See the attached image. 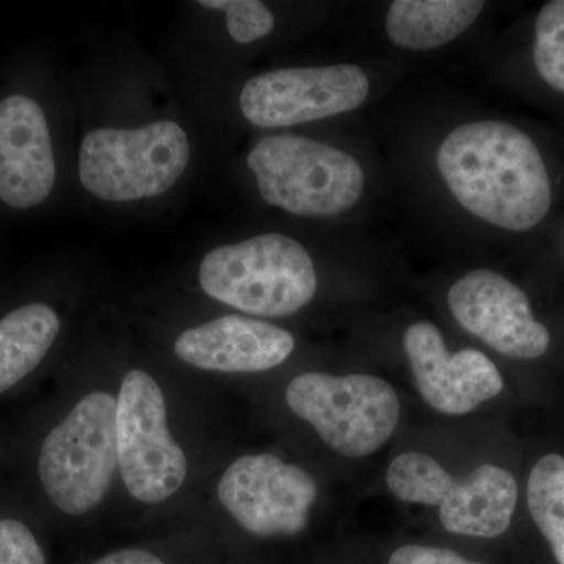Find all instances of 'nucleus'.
I'll use <instances>...</instances> for the list:
<instances>
[{
    "instance_id": "nucleus-1",
    "label": "nucleus",
    "mask_w": 564,
    "mask_h": 564,
    "mask_svg": "<svg viewBox=\"0 0 564 564\" xmlns=\"http://www.w3.org/2000/svg\"><path fill=\"white\" fill-rule=\"evenodd\" d=\"M434 169L456 206L496 231H538L555 209L547 155L533 133L513 121L459 122L437 144Z\"/></svg>"
},
{
    "instance_id": "nucleus-2",
    "label": "nucleus",
    "mask_w": 564,
    "mask_h": 564,
    "mask_svg": "<svg viewBox=\"0 0 564 564\" xmlns=\"http://www.w3.org/2000/svg\"><path fill=\"white\" fill-rule=\"evenodd\" d=\"M206 295L254 317H288L313 302L318 274L303 243L281 232L221 245L199 263Z\"/></svg>"
},
{
    "instance_id": "nucleus-3",
    "label": "nucleus",
    "mask_w": 564,
    "mask_h": 564,
    "mask_svg": "<svg viewBox=\"0 0 564 564\" xmlns=\"http://www.w3.org/2000/svg\"><path fill=\"white\" fill-rule=\"evenodd\" d=\"M247 163L263 202L296 217H340L367 191L366 170L356 155L295 133L263 137Z\"/></svg>"
},
{
    "instance_id": "nucleus-4",
    "label": "nucleus",
    "mask_w": 564,
    "mask_h": 564,
    "mask_svg": "<svg viewBox=\"0 0 564 564\" xmlns=\"http://www.w3.org/2000/svg\"><path fill=\"white\" fill-rule=\"evenodd\" d=\"M39 477L50 502L70 518L102 503L118 470L117 395L93 391L44 437Z\"/></svg>"
},
{
    "instance_id": "nucleus-5",
    "label": "nucleus",
    "mask_w": 564,
    "mask_h": 564,
    "mask_svg": "<svg viewBox=\"0 0 564 564\" xmlns=\"http://www.w3.org/2000/svg\"><path fill=\"white\" fill-rule=\"evenodd\" d=\"M188 162L191 144L177 122L101 128L82 140L79 180L85 191L102 202H139L169 192Z\"/></svg>"
},
{
    "instance_id": "nucleus-6",
    "label": "nucleus",
    "mask_w": 564,
    "mask_h": 564,
    "mask_svg": "<svg viewBox=\"0 0 564 564\" xmlns=\"http://www.w3.org/2000/svg\"><path fill=\"white\" fill-rule=\"evenodd\" d=\"M389 491L406 503L440 508L448 533L497 538L510 529L519 489L513 475L496 464H481L464 477L448 474L432 456L406 452L386 473Z\"/></svg>"
},
{
    "instance_id": "nucleus-7",
    "label": "nucleus",
    "mask_w": 564,
    "mask_h": 564,
    "mask_svg": "<svg viewBox=\"0 0 564 564\" xmlns=\"http://www.w3.org/2000/svg\"><path fill=\"white\" fill-rule=\"evenodd\" d=\"M285 402L323 443L347 458L380 451L399 426L402 411L391 383L367 373L299 375L285 389Z\"/></svg>"
},
{
    "instance_id": "nucleus-8",
    "label": "nucleus",
    "mask_w": 564,
    "mask_h": 564,
    "mask_svg": "<svg viewBox=\"0 0 564 564\" xmlns=\"http://www.w3.org/2000/svg\"><path fill=\"white\" fill-rule=\"evenodd\" d=\"M117 452L118 470L137 502H165L185 484L187 456L170 430L165 395L141 369L124 375L117 395Z\"/></svg>"
},
{
    "instance_id": "nucleus-9",
    "label": "nucleus",
    "mask_w": 564,
    "mask_h": 564,
    "mask_svg": "<svg viewBox=\"0 0 564 564\" xmlns=\"http://www.w3.org/2000/svg\"><path fill=\"white\" fill-rule=\"evenodd\" d=\"M370 93L369 74L355 63L281 68L248 80L239 107L256 128L284 129L350 113Z\"/></svg>"
},
{
    "instance_id": "nucleus-10",
    "label": "nucleus",
    "mask_w": 564,
    "mask_h": 564,
    "mask_svg": "<svg viewBox=\"0 0 564 564\" xmlns=\"http://www.w3.org/2000/svg\"><path fill=\"white\" fill-rule=\"evenodd\" d=\"M226 513L258 538H292L310 524L317 481L299 464L272 454L234 459L217 485Z\"/></svg>"
},
{
    "instance_id": "nucleus-11",
    "label": "nucleus",
    "mask_w": 564,
    "mask_h": 564,
    "mask_svg": "<svg viewBox=\"0 0 564 564\" xmlns=\"http://www.w3.org/2000/svg\"><path fill=\"white\" fill-rule=\"evenodd\" d=\"M447 304L464 332L507 358L530 361L551 348L552 334L529 295L497 270L464 273L448 289Z\"/></svg>"
},
{
    "instance_id": "nucleus-12",
    "label": "nucleus",
    "mask_w": 564,
    "mask_h": 564,
    "mask_svg": "<svg viewBox=\"0 0 564 564\" xmlns=\"http://www.w3.org/2000/svg\"><path fill=\"white\" fill-rule=\"evenodd\" d=\"M402 343L417 391L437 413H473L503 391L502 375L484 351L448 350L443 333L432 322L411 323Z\"/></svg>"
},
{
    "instance_id": "nucleus-13",
    "label": "nucleus",
    "mask_w": 564,
    "mask_h": 564,
    "mask_svg": "<svg viewBox=\"0 0 564 564\" xmlns=\"http://www.w3.org/2000/svg\"><path fill=\"white\" fill-rule=\"evenodd\" d=\"M295 337L261 318L223 315L193 326L177 337L174 352L182 362L220 373H259L291 358Z\"/></svg>"
},
{
    "instance_id": "nucleus-14",
    "label": "nucleus",
    "mask_w": 564,
    "mask_h": 564,
    "mask_svg": "<svg viewBox=\"0 0 564 564\" xmlns=\"http://www.w3.org/2000/svg\"><path fill=\"white\" fill-rule=\"evenodd\" d=\"M57 180L46 115L24 95L0 102V202L31 209L46 202Z\"/></svg>"
},
{
    "instance_id": "nucleus-15",
    "label": "nucleus",
    "mask_w": 564,
    "mask_h": 564,
    "mask_svg": "<svg viewBox=\"0 0 564 564\" xmlns=\"http://www.w3.org/2000/svg\"><path fill=\"white\" fill-rule=\"evenodd\" d=\"M485 7L477 0H395L386 11V35L400 50H440L469 31Z\"/></svg>"
},
{
    "instance_id": "nucleus-16",
    "label": "nucleus",
    "mask_w": 564,
    "mask_h": 564,
    "mask_svg": "<svg viewBox=\"0 0 564 564\" xmlns=\"http://www.w3.org/2000/svg\"><path fill=\"white\" fill-rule=\"evenodd\" d=\"M58 314L29 303L0 318V395L31 375L61 334Z\"/></svg>"
},
{
    "instance_id": "nucleus-17",
    "label": "nucleus",
    "mask_w": 564,
    "mask_h": 564,
    "mask_svg": "<svg viewBox=\"0 0 564 564\" xmlns=\"http://www.w3.org/2000/svg\"><path fill=\"white\" fill-rule=\"evenodd\" d=\"M527 503L534 525L564 564V456L547 454L534 463L527 481Z\"/></svg>"
},
{
    "instance_id": "nucleus-18",
    "label": "nucleus",
    "mask_w": 564,
    "mask_h": 564,
    "mask_svg": "<svg viewBox=\"0 0 564 564\" xmlns=\"http://www.w3.org/2000/svg\"><path fill=\"white\" fill-rule=\"evenodd\" d=\"M532 65L544 87L564 98V0L545 2L534 17Z\"/></svg>"
},
{
    "instance_id": "nucleus-19",
    "label": "nucleus",
    "mask_w": 564,
    "mask_h": 564,
    "mask_svg": "<svg viewBox=\"0 0 564 564\" xmlns=\"http://www.w3.org/2000/svg\"><path fill=\"white\" fill-rule=\"evenodd\" d=\"M199 6L226 14V28L236 43H256L273 32V11L259 0H202Z\"/></svg>"
},
{
    "instance_id": "nucleus-20",
    "label": "nucleus",
    "mask_w": 564,
    "mask_h": 564,
    "mask_svg": "<svg viewBox=\"0 0 564 564\" xmlns=\"http://www.w3.org/2000/svg\"><path fill=\"white\" fill-rule=\"evenodd\" d=\"M0 564H47L40 541L18 519H0Z\"/></svg>"
},
{
    "instance_id": "nucleus-21",
    "label": "nucleus",
    "mask_w": 564,
    "mask_h": 564,
    "mask_svg": "<svg viewBox=\"0 0 564 564\" xmlns=\"http://www.w3.org/2000/svg\"><path fill=\"white\" fill-rule=\"evenodd\" d=\"M388 564H484L470 562L451 549L408 544L397 549Z\"/></svg>"
},
{
    "instance_id": "nucleus-22",
    "label": "nucleus",
    "mask_w": 564,
    "mask_h": 564,
    "mask_svg": "<svg viewBox=\"0 0 564 564\" xmlns=\"http://www.w3.org/2000/svg\"><path fill=\"white\" fill-rule=\"evenodd\" d=\"M88 564H170L165 556L147 547H121L99 556Z\"/></svg>"
}]
</instances>
